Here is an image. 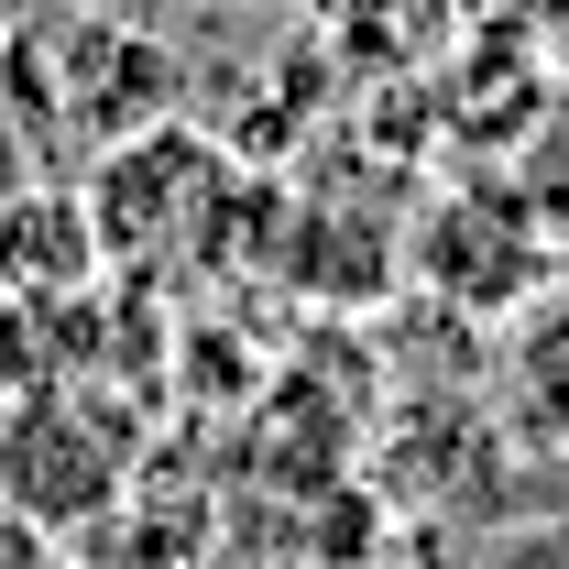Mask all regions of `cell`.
I'll return each mask as SVG.
<instances>
[{
  "instance_id": "6da1fadb",
  "label": "cell",
  "mask_w": 569,
  "mask_h": 569,
  "mask_svg": "<svg viewBox=\"0 0 569 569\" xmlns=\"http://www.w3.org/2000/svg\"><path fill=\"white\" fill-rule=\"evenodd\" d=\"M142 482V417L110 383H11L0 395V515L33 537H88Z\"/></svg>"
},
{
  "instance_id": "7a4b0ae2",
  "label": "cell",
  "mask_w": 569,
  "mask_h": 569,
  "mask_svg": "<svg viewBox=\"0 0 569 569\" xmlns=\"http://www.w3.org/2000/svg\"><path fill=\"white\" fill-rule=\"evenodd\" d=\"M230 164L187 121H153V132H121L88 176V230H99V263L110 274H153L187 252V230L219 209Z\"/></svg>"
},
{
  "instance_id": "3957f363",
  "label": "cell",
  "mask_w": 569,
  "mask_h": 569,
  "mask_svg": "<svg viewBox=\"0 0 569 569\" xmlns=\"http://www.w3.org/2000/svg\"><path fill=\"white\" fill-rule=\"evenodd\" d=\"M110 274L99 263V230H88V198L67 187H22L0 209V307H67Z\"/></svg>"
},
{
  "instance_id": "277c9868",
  "label": "cell",
  "mask_w": 569,
  "mask_h": 569,
  "mask_svg": "<svg viewBox=\"0 0 569 569\" xmlns=\"http://www.w3.org/2000/svg\"><path fill=\"white\" fill-rule=\"evenodd\" d=\"M471 33H493V44H537V33H559L569 0H449Z\"/></svg>"
},
{
  "instance_id": "5b68a950",
  "label": "cell",
  "mask_w": 569,
  "mask_h": 569,
  "mask_svg": "<svg viewBox=\"0 0 569 569\" xmlns=\"http://www.w3.org/2000/svg\"><path fill=\"white\" fill-rule=\"evenodd\" d=\"M11 383H22V372H11V307H0V395H11Z\"/></svg>"
}]
</instances>
